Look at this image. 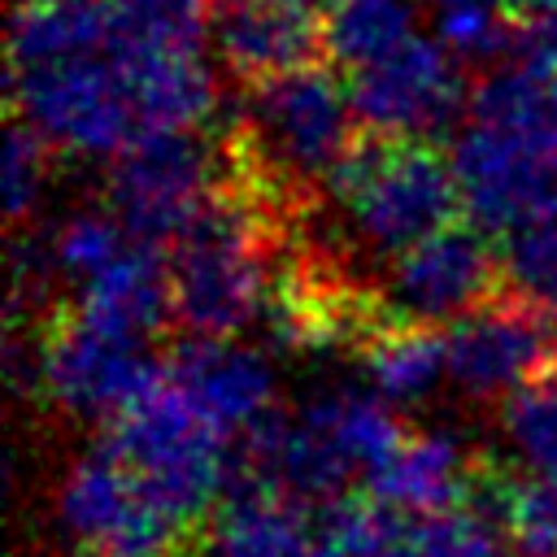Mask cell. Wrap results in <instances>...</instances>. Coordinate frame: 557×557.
Masks as SVG:
<instances>
[{"label": "cell", "instance_id": "cell-2", "mask_svg": "<svg viewBox=\"0 0 557 557\" xmlns=\"http://www.w3.org/2000/svg\"><path fill=\"white\" fill-rule=\"evenodd\" d=\"M357 122L348 83L318 61L252 83L231 144L235 178H248V187H239L274 213L309 200L318 187L326 191L335 170L361 144Z\"/></svg>", "mask_w": 557, "mask_h": 557}, {"label": "cell", "instance_id": "cell-17", "mask_svg": "<svg viewBox=\"0 0 557 557\" xmlns=\"http://www.w3.org/2000/svg\"><path fill=\"white\" fill-rule=\"evenodd\" d=\"M74 309L117 335L144 339L157 335L174 318V292H170V261L152 244L131 239V248L104 265L91 283L78 287Z\"/></svg>", "mask_w": 557, "mask_h": 557}, {"label": "cell", "instance_id": "cell-1", "mask_svg": "<svg viewBox=\"0 0 557 557\" xmlns=\"http://www.w3.org/2000/svg\"><path fill=\"white\" fill-rule=\"evenodd\" d=\"M453 178L466 222L505 235L535 205L557 196V91L553 74L527 61L492 70L453 139Z\"/></svg>", "mask_w": 557, "mask_h": 557}, {"label": "cell", "instance_id": "cell-9", "mask_svg": "<svg viewBox=\"0 0 557 557\" xmlns=\"http://www.w3.org/2000/svg\"><path fill=\"white\" fill-rule=\"evenodd\" d=\"M35 339V392L65 418L78 422H104L122 418L157 379L161 366L148 357L144 339L117 335L91 318H83L74 305L44 318Z\"/></svg>", "mask_w": 557, "mask_h": 557}, {"label": "cell", "instance_id": "cell-6", "mask_svg": "<svg viewBox=\"0 0 557 557\" xmlns=\"http://www.w3.org/2000/svg\"><path fill=\"white\" fill-rule=\"evenodd\" d=\"M109 444L117 448L144 496L183 531H196L226 505V435L191 409V400L170 383L165 370L113 422Z\"/></svg>", "mask_w": 557, "mask_h": 557}, {"label": "cell", "instance_id": "cell-31", "mask_svg": "<svg viewBox=\"0 0 557 557\" xmlns=\"http://www.w3.org/2000/svg\"><path fill=\"white\" fill-rule=\"evenodd\" d=\"M322 4H326V0H322Z\"/></svg>", "mask_w": 557, "mask_h": 557}, {"label": "cell", "instance_id": "cell-3", "mask_svg": "<svg viewBox=\"0 0 557 557\" xmlns=\"http://www.w3.org/2000/svg\"><path fill=\"white\" fill-rule=\"evenodd\" d=\"M405 431L370 392H331L305 400L292 413H270L248 435V470L257 487L292 500L331 509L352 483H370L400 448Z\"/></svg>", "mask_w": 557, "mask_h": 557}, {"label": "cell", "instance_id": "cell-11", "mask_svg": "<svg viewBox=\"0 0 557 557\" xmlns=\"http://www.w3.org/2000/svg\"><path fill=\"white\" fill-rule=\"evenodd\" d=\"M348 91L357 117L383 139L426 144L431 135L448 131L461 109H470L457 57L431 35H413L387 57L352 70Z\"/></svg>", "mask_w": 557, "mask_h": 557}, {"label": "cell", "instance_id": "cell-21", "mask_svg": "<svg viewBox=\"0 0 557 557\" xmlns=\"http://www.w3.org/2000/svg\"><path fill=\"white\" fill-rule=\"evenodd\" d=\"M500 283L513 300L557 318V196L535 205L500 235Z\"/></svg>", "mask_w": 557, "mask_h": 557}, {"label": "cell", "instance_id": "cell-15", "mask_svg": "<svg viewBox=\"0 0 557 557\" xmlns=\"http://www.w3.org/2000/svg\"><path fill=\"white\" fill-rule=\"evenodd\" d=\"M165 374L191 400V409L226 440L252 435L274 413V366L252 344L187 339Z\"/></svg>", "mask_w": 557, "mask_h": 557}, {"label": "cell", "instance_id": "cell-18", "mask_svg": "<svg viewBox=\"0 0 557 557\" xmlns=\"http://www.w3.org/2000/svg\"><path fill=\"white\" fill-rule=\"evenodd\" d=\"M357 361L366 374V392L392 409L426 400L440 387V379H448L444 335H435V326H413L392 318L374 322V331L357 344Z\"/></svg>", "mask_w": 557, "mask_h": 557}, {"label": "cell", "instance_id": "cell-7", "mask_svg": "<svg viewBox=\"0 0 557 557\" xmlns=\"http://www.w3.org/2000/svg\"><path fill=\"white\" fill-rule=\"evenodd\" d=\"M9 91L17 117L70 157L113 161L144 139L135 91L109 35L61 57L9 65Z\"/></svg>", "mask_w": 557, "mask_h": 557}, {"label": "cell", "instance_id": "cell-27", "mask_svg": "<svg viewBox=\"0 0 557 557\" xmlns=\"http://www.w3.org/2000/svg\"><path fill=\"white\" fill-rule=\"evenodd\" d=\"M413 557H505V531L461 505L413 522Z\"/></svg>", "mask_w": 557, "mask_h": 557}, {"label": "cell", "instance_id": "cell-5", "mask_svg": "<svg viewBox=\"0 0 557 557\" xmlns=\"http://www.w3.org/2000/svg\"><path fill=\"white\" fill-rule=\"evenodd\" d=\"M326 196L348 218L352 239L392 261L453 226L461 213L453 161L418 139H361L335 170Z\"/></svg>", "mask_w": 557, "mask_h": 557}, {"label": "cell", "instance_id": "cell-29", "mask_svg": "<svg viewBox=\"0 0 557 557\" xmlns=\"http://www.w3.org/2000/svg\"><path fill=\"white\" fill-rule=\"evenodd\" d=\"M22 9H48V4H65V0H17Z\"/></svg>", "mask_w": 557, "mask_h": 557}, {"label": "cell", "instance_id": "cell-16", "mask_svg": "<svg viewBox=\"0 0 557 557\" xmlns=\"http://www.w3.org/2000/svg\"><path fill=\"white\" fill-rule=\"evenodd\" d=\"M479 461L461 448L448 431H418L405 435L400 448L387 457V466L366 483L370 500L400 513V518H435L448 509L470 505Z\"/></svg>", "mask_w": 557, "mask_h": 557}, {"label": "cell", "instance_id": "cell-19", "mask_svg": "<svg viewBox=\"0 0 557 557\" xmlns=\"http://www.w3.org/2000/svg\"><path fill=\"white\" fill-rule=\"evenodd\" d=\"M213 557H313V531L305 527L300 505L252 483L218 509Z\"/></svg>", "mask_w": 557, "mask_h": 557}, {"label": "cell", "instance_id": "cell-24", "mask_svg": "<svg viewBox=\"0 0 557 557\" xmlns=\"http://www.w3.org/2000/svg\"><path fill=\"white\" fill-rule=\"evenodd\" d=\"M48 248H52L57 278H74L83 287L131 248V235L109 213V205L104 209H74L65 222H57L48 231Z\"/></svg>", "mask_w": 557, "mask_h": 557}, {"label": "cell", "instance_id": "cell-13", "mask_svg": "<svg viewBox=\"0 0 557 557\" xmlns=\"http://www.w3.org/2000/svg\"><path fill=\"white\" fill-rule=\"evenodd\" d=\"M496 278L500 257L487 244V231H479L474 222H453L392 261L379 309L392 322L413 326L461 322L466 313L492 300Z\"/></svg>", "mask_w": 557, "mask_h": 557}, {"label": "cell", "instance_id": "cell-12", "mask_svg": "<svg viewBox=\"0 0 557 557\" xmlns=\"http://www.w3.org/2000/svg\"><path fill=\"white\" fill-rule=\"evenodd\" d=\"M448 379L474 400L513 396L557 370V318L513 296H492L444 331Z\"/></svg>", "mask_w": 557, "mask_h": 557}, {"label": "cell", "instance_id": "cell-4", "mask_svg": "<svg viewBox=\"0 0 557 557\" xmlns=\"http://www.w3.org/2000/svg\"><path fill=\"white\" fill-rule=\"evenodd\" d=\"M274 209L231 183L170 248L174 318L191 339H235L274 300Z\"/></svg>", "mask_w": 557, "mask_h": 557}, {"label": "cell", "instance_id": "cell-25", "mask_svg": "<svg viewBox=\"0 0 557 557\" xmlns=\"http://www.w3.org/2000/svg\"><path fill=\"white\" fill-rule=\"evenodd\" d=\"M435 39L457 61H496L513 48L509 0H431Z\"/></svg>", "mask_w": 557, "mask_h": 557}, {"label": "cell", "instance_id": "cell-14", "mask_svg": "<svg viewBox=\"0 0 557 557\" xmlns=\"http://www.w3.org/2000/svg\"><path fill=\"white\" fill-rule=\"evenodd\" d=\"M322 0H213L209 44L248 87L313 65L322 44Z\"/></svg>", "mask_w": 557, "mask_h": 557}, {"label": "cell", "instance_id": "cell-23", "mask_svg": "<svg viewBox=\"0 0 557 557\" xmlns=\"http://www.w3.org/2000/svg\"><path fill=\"white\" fill-rule=\"evenodd\" d=\"M500 440L522 474L557 479V370L500 400Z\"/></svg>", "mask_w": 557, "mask_h": 557}, {"label": "cell", "instance_id": "cell-22", "mask_svg": "<svg viewBox=\"0 0 557 557\" xmlns=\"http://www.w3.org/2000/svg\"><path fill=\"white\" fill-rule=\"evenodd\" d=\"M313 557H413V518L374 500H339L318 513Z\"/></svg>", "mask_w": 557, "mask_h": 557}, {"label": "cell", "instance_id": "cell-28", "mask_svg": "<svg viewBox=\"0 0 557 557\" xmlns=\"http://www.w3.org/2000/svg\"><path fill=\"white\" fill-rule=\"evenodd\" d=\"M509 17L518 61L557 70V0H509Z\"/></svg>", "mask_w": 557, "mask_h": 557}, {"label": "cell", "instance_id": "cell-20", "mask_svg": "<svg viewBox=\"0 0 557 557\" xmlns=\"http://www.w3.org/2000/svg\"><path fill=\"white\" fill-rule=\"evenodd\" d=\"M418 4L422 0H326L322 44L352 74L418 35Z\"/></svg>", "mask_w": 557, "mask_h": 557}, {"label": "cell", "instance_id": "cell-10", "mask_svg": "<svg viewBox=\"0 0 557 557\" xmlns=\"http://www.w3.org/2000/svg\"><path fill=\"white\" fill-rule=\"evenodd\" d=\"M57 527L74 548L96 557H178L191 535L144 496L109 440L65 470L57 487Z\"/></svg>", "mask_w": 557, "mask_h": 557}, {"label": "cell", "instance_id": "cell-26", "mask_svg": "<svg viewBox=\"0 0 557 557\" xmlns=\"http://www.w3.org/2000/svg\"><path fill=\"white\" fill-rule=\"evenodd\" d=\"M0 178H4V213H9V222L35 218V209L48 196V178H52V144L39 131H30L22 117L9 122Z\"/></svg>", "mask_w": 557, "mask_h": 557}, {"label": "cell", "instance_id": "cell-8", "mask_svg": "<svg viewBox=\"0 0 557 557\" xmlns=\"http://www.w3.org/2000/svg\"><path fill=\"white\" fill-rule=\"evenodd\" d=\"M235 174L231 148H218L200 131L144 135L109 165V213L139 244H178V235L222 196Z\"/></svg>", "mask_w": 557, "mask_h": 557}, {"label": "cell", "instance_id": "cell-30", "mask_svg": "<svg viewBox=\"0 0 557 557\" xmlns=\"http://www.w3.org/2000/svg\"><path fill=\"white\" fill-rule=\"evenodd\" d=\"M61 557H96V553H87V548H70V553H61Z\"/></svg>", "mask_w": 557, "mask_h": 557}]
</instances>
